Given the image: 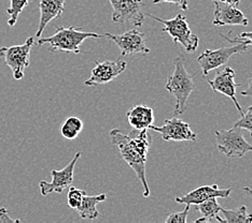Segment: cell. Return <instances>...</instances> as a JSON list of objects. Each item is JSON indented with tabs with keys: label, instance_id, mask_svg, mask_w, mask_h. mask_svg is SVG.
Instances as JSON below:
<instances>
[{
	"label": "cell",
	"instance_id": "9c48e42d",
	"mask_svg": "<svg viewBox=\"0 0 252 223\" xmlns=\"http://www.w3.org/2000/svg\"><path fill=\"white\" fill-rule=\"evenodd\" d=\"M105 37L117 44V47L121 50V56L136 54L148 55L150 53V49L148 48L146 42L145 33L136 29L128 30L122 34L106 32Z\"/></svg>",
	"mask_w": 252,
	"mask_h": 223
},
{
	"label": "cell",
	"instance_id": "ac0fdd59",
	"mask_svg": "<svg viewBox=\"0 0 252 223\" xmlns=\"http://www.w3.org/2000/svg\"><path fill=\"white\" fill-rule=\"evenodd\" d=\"M107 196L105 193L98 194V196H92L89 197L85 194L83 197L81 203L78 206L76 209L78 211L79 216L81 217L82 219H89V220H95L97 219L100 214L99 211L97 210V204L100 202L106 201Z\"/></svg>",
	"mask_w": 252,
	"mask_h": 223
},
{
	"label": "cell",
	"instance_id": "ffe728a7",
	"mask_svg": "<svg viewBox=\"0 0 252 223\" xmlns=\"http://www.w3.org/2000/svg\"><path fill=\"white\" fill-rule=\"evenodd\" d=\"M83 129V123L82 120L78 117H68L65 123L62 124L61 128V134L66 140H74L77 139L78 135L81 133Z\"/></svg>",
	"mask_w": 252,
	"mask_h": 223
},
{
	"label": "cell",
	"instance_id": "d6986e66",
	"mask_svg": "<svg viewBox=\"0 0 252 223\" xmlns=\"http://www.w3.org/2000/svg\"><path fill=\"white\" fill-rule=\"evenodd\" d=\"M221 206L218 203L217 198H211L209 199L199 203L196 205V210L199 211L203 218L206 220V222L217 220L219 222H225L224 219L220 217Z\"/></svg>",
	"mask_w": 252,
	"mask_h": 223
},
{
	"label": "cell",
	"instance_id": "4316f807",
	"mask_svg": "<svg viewBox=\"0 0 252 223\" xmlns=\"http://www.w3.org/2000/svg\"><path fill=\"white\" fill-rule=\"evenodd\" d=\"M154 4L158 3H162V2H166V3H174L177 4L181 10H189V3L188 0H153L152 1Z\"/></svg>",
	"mask_w": 252,
	"mask_h": 223
},
{
	"label": "cell",
	"instance_id": "5bb4252c",
	"mask_svg": "<svg viewBox=\"0 0 252 223\" xmlns=\"http://www.w3.org/2000/svg\"><path fill=\"white\" fill-rule=\"evenodd\" d=\"M215 12L213 24L215 26H247L248 19L236 5L214 0Z\"/></svg>",
	"mask_w": 252,
	"mask_h": 223
},
{
	"label": "cell",
	"instance_id": "83f0119b",
	"mask_svg": "<svg viewBox=\"0 0 252 223\" xmlns=\"http://www.w3.org/2000/svg\"><path fill=\"white\" fill-rule=\"evenodd\" d=\"M243 97H250L252 98V73H250L248 75V87L246 90H243L242 93H240Z\"/></svg>",
	"mask_w": 252,
	"mask_h": 223
},
{
	"label": "cell",
	"instance_id": "277c9868",
	"mask_svg": "<svg viewBox=\"0 0 252 223\" xmlns=\"http://www.w3.org/2000/svg\"><path fill=\"white\" fill-rule=\"evenodd\" d=\"M145 15L162 23V31L169 34L175 44H181L188 53H193L197 50L199 39L195 33L192 32L187 22V17L183 14H177L171 20H162L151 13H146Z\"/></svg>",
	"mask_w": 252,
	"mask_h": 223
},
{
	"label": "cell",
	"instance_id": "44dd1931",
	"mask_svg": "<svg viewBox=\"0 0 252 223\" xmlns=\"http://www.w3.org/2000/svg\"><path fill=\"white\" fill-rule=\"evenodd\" d=\"M220 213L227 223H252V215L247 213V207L245 205L240 206L237 209L221 208Z\"/></svg>",
	"mask_w": 252,
	"mask_h": 223
},
{
	"label": "cell",
	"instance_id": "d4e9b609",
	"mask_svg": "<svg viewBox=\"0 0 252 223\" xmlns=\"http://www.w3.org/2000/svg\"><path fill=\"white\" fill-rule=\"evenodd\" d=\"M220 37L224 39L225 41L230 42V43H240V44L247 45V47H249V45H252V31L242 32L235 38H231L230 36H225L224 33H220Z\"/></svg>",
	"mask_w": 252,
	"mask_h": 223
},
{
	"label": "cell",
	"instance_id": "2e32d148",
	"mask_svg": "<svg viewBox=\"0 0 252 223\" xmlns=\"http://www.w3.org/2000/svg\"><path fill=\"white\" fill-rule=\"evenodd\" d=\"M66 0H40L39 10H40V20L38 25V30L36 37H41L45 27L48 26L51 21L59 19L65 11Z\"/></svg>",
	"mask_w": 252,
	"mask_h": 223
},
{
	"label": "cell",
	"instance_id": "4fadbf2b",
	"mask_svg": "<svg viewBox=\"0 0 252 223\" xmlns=\"http://www.w3.org/2000/svg\"><path fill=\"white\" fill-rule=\"evenodd\" d=\"M150 129L161 134L163 141L195 142L197 139V135L192 131L191 125L176 117L166 119L161 127L152 124Z\"/></svg>",
	"mask_w": 252,
	"mask_h": 223
},
{
	"label": "cell",
	"instance_id": "9a60e30c",
	"mask_svg": "<svg viewBox=\"0 0 252 223\" xmlns=\"http://www.w3.org/2000/svg\"><path fill=\"white\" fill-rule=\"evenodd\" d=\"M232 189H220L218 185L213 186H202L196 189H194L191 192L183 197H177L175 198V201L179 204H186V205H197L202 203L206 199H209L211 198H226L231 196Z\"/></svg>",
	"mask_w": 252,
	"mask_h": 223
},
{
	"label": "cell",
	"instance_id": "7c38bea8",
	"mask_svg": "<svg viewBox=\"0 0 252 223\" xmlns=\"http://www.w3.org/2000/svg\"><path fill=\"white\" fill-rule=\"evenodd\" d=\"M235 75H236V73L231 67L224 66L221 70L217 71L214 79H209L208 85L215 93H219L231 98L235 107L237 108L240 115H243L244 111L236 98V88L242 86V84L235 82Z\"/></svg>",
	"mask_w": 252,
	"mask_h": 223
},
{
	"label": "cell",
	"instance_id": "f546056e",
	"mask_svg": "<svg viewBox=\"0 0 252 223\" xmlns=\"http://www.w3.org/2000/svg\"><path fill=\"white\" fill-rule=\"evenodd\" d=\"M217 1H223V2L233 4V5H236V7H238V4L240 3V0H217Z\"/></svg>",
	"mask_w": 252,
	"mask_h": 223
},
{
	"label": "cell",
	"instance_id": "8992f818",
	"mask_svg": "<svg viewBox=\"0 0 252 223\" xmlns=\"http://www.w3.org/2000/svg\"><path fill=\"white\" fill-rule=\"evenodd\" d=\"M35 44L32 37L28 38L25 43L13 47L0 48V57H3L4 62L13 73V77L16 81L24 77L25 69L30 66L31 50Z\"/></svg>",
	"mask_w": 252,
	"mask_h": 223
},
{
	"label": "cell",
	"instance_id": "484cf974",
	"mask_svg": "<svg viewBox=\"0 0 252 223\" xmlns=\"http://www.w3.org/2000/svg\"><path fill=\"white\" fill-rule=\"evenodd\" d=\"M190 210V205H186L185 210L178 211V213H169L166 217L164 222L165 223H186L187 217Z\"/></svg>",
	"mask_w": 252,
	"mask_h": 223
},
{
	"label": "cell",
	"instance_id": "4dcf8cb0",
	"mask_svg": "<svg viewBox=\"0 0 252 223\" xmlns=\"http://www.w3.org/2000/svg\"><path fill=\"white\" fill-rule=\"evenodd\" d=\"M244 191L247 192V193L249 194V196L252 198V189H251L250 187H245V188H244Z\"/></svg>",
	"mask_w": 252,
	"mask_h": 223
},
{
	"label": "cell",
	"instance_id": "cb8c5ba5",
	"mask_svg": "<svg viewBox=\"0 0 252 223\" xmlns=\"http://www.w3.org/2000/svg\"><path fill=\"white\" fill-rule=\"evenodd\" d=\"M233 127H236L242 129L243 131H248L250 135L252 136V105L247 108V111L244 112L237 122H235Z\"/></svg>",
	"mask_w": 252,
	"mask_h": 223
},
{
	"label": "cell",
	"instance_id": "30bf717a",
	"mask_svg": "<svg viewBox=\"0 0 252 223\" xmlns=\"http://www.w3.org/2000/svg\"><path fill=\"white\" fill-rule=\"evenodd\" d=\"M81 151H78L74 154L71 161L63 170L51 171V176H52V181L51 182H48L45 180H41L39 182L40 193H41L42 197H47L50 193L53 192L62 193L65 189H68L72 185L74 167H76V164L80 157H81Z\"/></svg>",
	"mask_w": 252,
	"mask_h": 223
},
{
	"label": "cell",
	"instance_id": "7402d4cb",
	"mask_svg": "<svg viewBox=\"0 0 252 223\" xmlns=\"http://www.w3.org/2000/svg\"><path fill=\"white\" fill-rule=\"evenodd\" d=\"M28 2L30 0H11L10 7L7 9V13L10 16L8 20V25L10 27H13L16 24L20 14L27 7Z\"/></svg>",
	"mask_w": 252,
	"mask_h": 223
},
{
	"label": "cell",
	"instance_id": "52a82bcc",
	"mask_svg": "<svg viewBox=\"0 0 252 223\" xmlns=\"http://www.w3.org/2000/svg\"><path fill=\"white\" fill-rule=\"evenodd\" d=\"M248 50V47L245 44L236 43L232 47H223L217 50H205L197 57V64L199 65L204 76L210 71L217 70L227 64L232 56L236 54H244Z\"/></svg>",
	"mask_w": 252,
	"mask_h": 223
},
{
	"label": "cell",
	"instance_id": "f1b7e54d",
	"mask_svg": "<svg viewBox=\"0 0 252 223\" xmlns=\"http://www.w3.org/2000/svg\"><path fill=\"white\" fill-rule=\"evenodd\" d=\"M0 221H1V222H5V221L20 222V220H15V219L10 218V217L8 216V211H7V209H5L4 207H1V208H0Z\"/></svg>",
	"mask_w": 252,
	"mask_h": 223
},
{
	"label": "cell",
	"instance_id": "8fae6325",
	"mask_svg": "<svg viewBox=\"0 0 252 223\" xmlns=\"http://www.w3.org/2000/svg\"><path fill=\"white\" fill-rule=\"evenodd\" d=\"M126 61L122 59V56L116 61H95V67L92 69L91 76L84 82L85 86H97L110 83L122 74L126 69Z\"/></svg>",
	"mask_w": 252,
	"mask_h": 223
},
{
	"label": "cell",
	"instance_id": "5b68a950",
	"mask_svg": "<svg viewBox=\"0 0 252 223\" xmlns=\"http://www.w3.org/2000/svg\"><path fill=\"white\" fill-rule=\"evenodd\" d=\"M218 150L228 158H242L252 151V145L246 141L243 130L232 127L228 130L215 131Z\"/></svg>",
	"mask_w": 252,
	"mask_h": 223
},
{
	"label": "cell",
	"instance_id": "603a6c76",
	"mask_svg": "<svg viewBox=\"0 0 252 223\" xmlns=\"http://www.w3.org/2000/svg\"><path fill=\"white\" fill-rule=\"evenodd\" d=\"M87 194L84 190H81V189L74 188V187H69V191H68L67 194V203L68 206L72 209H77L78 206L81 203L83 197Z\"/></svg>",
	"mask_w": 252,
	"mask_h": 223
},
{
	"label": "cell",
	"instance_id": "3957f363",
	"mask_svg": "<svg viewBox=\"0 0 252 223\" xmlns=\"http://www.w3.org/2000/svg\"><path fill=\"white\" fill-rule=\"evenodd\" d=\"M100 39L101 36L96 32H85L82 28H77L73 26L69 27H57L53 36L48 38L40 37L37 42L38 47L49 43L50 50L66 51V53L80 54L81 50L80 47L87 39Z\"/></svg>",
	"mask_w": 252,
	"mask_h": 223
},
{
	"label": "cell",
	"instance_id": "e0dca14e",
	"mask_svg": "<svg viewBox=\"0 0 252 223\" xmlns=\"http://www.w3.org/2000/svg\"><path fill=\"white\" fill-rule=\"evenodd\" d=\"M130 127L137 130L150 129L154 122V112L151 107L140 104L135 105L126 114Z\"/></svg>",
	"mask_w": 252,
	"mask_h": 223
},
{
	"label": "cell",
	"instance_id": "ba28073f",
	"mask_svg": "<svg viewBox=\"0 0 252 223\" xmlns=\"http://www.w3.org/2000/svg\"><path fill=\"white\" fill-rule=\"evenodd\" d=\"M112 7V22L116 24H131L142 26L145 13L142 0H109Z\"/></svg>",
	"mask_w": 252,
	"mask_h": 223
},
{
	"label": "cell",
	"instance_id": "7a4b0ae2",
	"mask_svg": "<svg viewBox=\"0 0 252 223\" xmlns=\"http://www.w3.org/2000/svg\"><path fill=\"white\" fill-rule=\"evenodd\" d=\"M185 62V57L182 55L176 57L174 59V71L168 76V81L165 85L166 90L175 98V116L182 115L186 112L188 100L195 88L194 77L187 71Z\"/></svg>",
	"mask_w": 252,
	"mask_h": 223
},
{
	"label": "cell",
	"instance_id": "6da1fadb",
	"mask_svg": "<svg viewBox=\"0 0 252 223\" xmlns=\"http://www.w3.org/2000/svg\"><path fill=\"white\" fill-rule=\"evenodd\" d=\"M109 136L124 161L134 170L138 177L144 187V197L149 198L150 189L146 177V163L152 144V136L148 132V129H135L128 134H124L119 129H112Z\"/></svg>",
	"mask_w": 252,
	"mask_h": 223
}]
</instances>
